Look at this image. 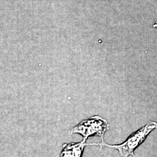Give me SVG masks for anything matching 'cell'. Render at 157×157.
<instances>
[{"mask_svg":"<svg viewBox=\"0 0 157 157\" xmlns=\"http://www.w3.org/2000/svg\"><path fill=\"white\" fill-rule=\"evenodd\" d=\"M109 129L105 119L99 116H94L82 121L71 130L69 133H77L82 136L83 140L86 142L91 136H100L102 141L105 133Z\"/></svg>","mask_w":157,"mask_h":157,"instance_id":"cell-2","label":"cell"},{"mask_svg":"<svg viewBox=\"0 0 157 157\" xmlns=\"http://www.w3.org/2000/svg\"><path fill=\"white\" fill-rule=\"evenodd\" d=\"M90 144L82 141L79 143H65L62 146L59 157H82L84 147Z\"/></svg>","mask_w":157,"mask_h":157,"instance_id":"cell-3","label":"cell"},{"mask_svg":"<svg viewBox=\"0 0 157 157\" xmlns=\"http://www.w3.org/2000/svg\"><path fill=\"white\" fill-rule=\"evenodd\" d=\"M157 128V123L155 122H149L144 126L133 133L124 143L119 145H109L106 144L104 141L100 143L91 144V145H97L101 147L107 146L111 148L118 150L121 157H129L130 155H134L135 149L140 146L145 140L146 137L153 130Z\"/></svg>","mask_w":157,"mask_h":157,"instance_id":"cell-1","label":"cell"},{"mask_svg":"<svg viewBox=\"0 0 157 157\" xmlns=\"http://www.w3.org/2000/svg\"><path fill=\"white\" fill-rule=\"evenodd\" d=\"M153 27L155 28H157V21L155 22V23L153 25Z\"/></svg>","mask_w":157,"mask_h":157,"instance_id":"cell-4","label":"cell"}]
</instances>
